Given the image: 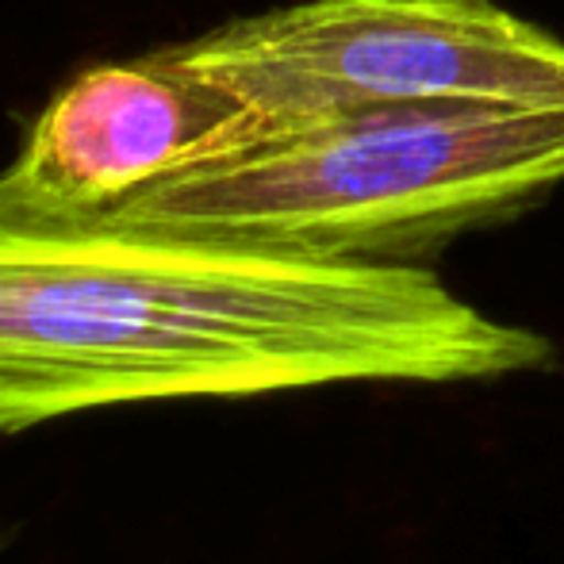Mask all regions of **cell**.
Instances as JSON below:
<instances>
[{
  "mask_svg": "<svg viewBox=\"0 0 564 564\" xmlns=\"http://www.w3.org/2000/svg\"><path fill=\"white\" fill-rule=\"evenodd\" d=\"M550 361V338L426 265L51 208L0 177V434L127 403L457 384Z\"/></svg>",
  "mask_w": 564,
  "mask_h": 564,
  "instance_id": "6da1fadb",
  "label": "cell"
},
{
  "mask_svg": "<svg viewBox=\"0 0 564 564\" xmlns=\"http://www.w3.org/2000/svg\"><path fill=\"white\" fill-rule=\"evenodd\" d=\"M165 54L265 134L403 105H564V39L499 0H304Z\"/></svg>",
  "mask_w": 564,
  "mask_h": 564,
  "instance_id": "3957f363",
  "label": "cell"
},
{
  "mask_svg": "<svg viewBox=\"0 0 564 564\" xmlns=\"http://www.w3.org/2000/svg\"><path fill=\"white\" fill-rule=\"evenodd\" d=\"M265 123L170 54L100 62L35 116L0 177L51 208L112 212L158 181L250 147Z\"/></svg>",
  "mask_w": 564,
  "mask_h": 564,
  "instance_id": "277c9868",
  "label": "cell"
},
{
  "mask_svg": "<svg viewBox=\"0 0 564 564\" xmlns=\"http://www.w3.org/2000/svg\"><path fill=\"white\" fill-rule=\"evenodd\" d=\"M564 185V105H403L281 127L119 216L327 258L423 265Z\"/></svg>",
  "mask_w": 564,
  "mask_h": 564,
  "instance_id": "7a4b0ae2",
  "label": "cell"
}]
</instances>
